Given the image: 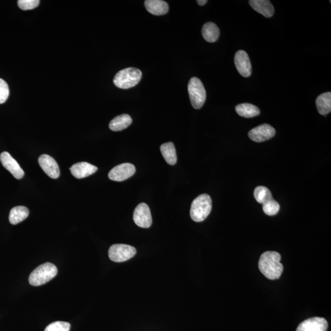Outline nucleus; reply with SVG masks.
Returning <instances> with one entry per match:
<instances>
[{"label": "nucleus", "instance_id": "obj_1", "mask_svg": "<svg viewBox=\"0 0 331 331\" xmlns=\"http://www.w3.org/2000/svg\"><path fill=\"white\" fill-rule=\"evenodd\" d=\"M281 255L276 251H266L261 255L258 267L261 272L268 279H279L283 270Z\"/></svg>", "mask_w": 331, "mask_h": 331}, {"label": "nucleus", "instance_id": "obj_2", "mask_svg": "<svg viewBox=\"0 0 331 331\" xmlns=\"http://www.w3.org/2000/svg\"><path fill=\"white\" fill-rule=\"evenodd\" d=\"M212 201L209 194H202L195 198L191 204L190 217L196 222L206 219L212 210Z\"/></svg>", "mask_w": 331, "mask_h": 331}, {"label": "nucleus", "instance_id": "obj_3", "mask_svg": "<svg viewBox=\"0 0 331 331\" xmlns=\"http://www.w3.org/2000/svg\"><path fill=\"white\" fill-rule=\"evenodd\" d=\"M142 72L135 68H128L120 71L113 79V84L122 89H128L134 87L140 83Z\"/></svg>", "mask_w": 331, "mask_h": 331}, {"label": "nucleus", "instance_id": "obj_4", "mask_svg": "<svg viewBox=\"0 0 331 331\" xmlns=\"http://www.w3.org/2000/svg\"><path fill=\"white\" fill-rule=\"evenodd\" d=\"M54 264L46 263L36 268L29 276V283L32 286H41L49 282L57 274Z\"/></svg>", "mask_w": 331, "mask_h": 331}, {"label": "nucleus", "instance_id": "obj_5", "mask_svg": "<svg viewBox=\"0 0 331 331\" xmlns=\"http://www.w3.org/2000/svg\"><path fill=\"white\" fill-rule=\"evenodd\" d=\"M188 91L192 106L194 109H201L206 100V91L203 84L198 78L192 77L188 83Z\"/></svg>", "mask_w": 331, "mask_h": 331}, {"label": "nucleus", "instance_id": "obj_6", "mask_svg": "<svg viewBox=\"0 0 331 331\" xmlns=\"http://www.w3.org/2000/svg\"><path fill=\"white\" fill-rule=\"evenodd\" d=\"M137 254V249L132 246L126 244H114L110 247L109 257L116 263L124 262L130 260Z\"/></svg>", "mask_w": 331, "mask_h": 331}, {"label": "nucleus", "instance_id": "obj_7", "mask_svg": "<svg viewBox=\"0 0 331 331\" xmlns=\"http://www.w3.org/2000/svg\"><path fill=\"white\" fill-rule=\"evenodd\" d=\"M134 222L143 228H149L152 225V218L150 208L145 203H141L135 207L133 213Z\"/></svg>", "mask_w": 331, "mask_h": 331}, {"label": "nucleus", "instance_id": "obj_8", "mask_svg": "<svg viewBox=\"0 0 331 331\" xmlns=\"http://www.w3.org/2000/svg\"><path fill=\"white\" fill-rule=\"evenodd\" d=\"M135 168L131 163H123L110 170L108 176L113 181H124L134 174Z\"/></svg>", "mask_w": 331, "mask_h": 331}, {"label": "nucleus", "instance_id": "obj_9", "mask_svg": "<svg viewBox=\"0 0 331 331\" xmlns=\"http://www.w3.org/2000/svg\"><path fill=\"white\" fill-rule=\"evenodd\" d=\"M275 134V129L272 126L263 124L258 126L257 127L249 131L248 137L256 143H261V142L270 140Z\"/></svg>", "mask_w": 331, "mask_h": 331}, {"label": "nucleus", "instance_id": "obj_10", "mask_svg": "<svg viewBox=\"0 0 331 331\" xmlns=\"http://www.w3.org/2000/svg\"><path fill=\"white\" fill-rule=\"evenodd\" d=\"M38 163L46 174L50 178L56 179L59 178L61 172L57 163L52 157L44 154L39 157Z\"/></svg>", "mask_w": 331, "mask_h": 331}, {"label": "nucleus", "instance_id": "obj_11", "mask_svg": "<svg viewBox=\"0 0 331 331\" xmlns=\"http://www.w3.org/2000/svg\"><path fill=\"white\" fill-rule=\"evenodd\" d=\"M235 64L239 74L244 77L251 74V65L247 53L244 50H239L235 56Z\"/></svg>", "mask_w": 331, "mask_h": 331}, {"label": "nucleus", "instance_id": "obj_12", "mask_svg": "<svg viewBox=\"0 0 331 331\" xmlns=\"http://www.w3.org/2000/svg\"><path fill=\"white\" fill-rule=\"evenodd\" d=\"M0 161L2 165L10 172L15 179H21L23 178L25 173L23 169L18 165L16 160L7 152H4L0 154Z\"/></svg>", "mask_w": 331, "mask_h": 331}, {"label": "nucleus", "instance_id": "obj_13", "mask_svg": "<svg viewBox=\"0 0 331 331\" xmlns=\"http://www.w3.org/2000/svg\"><path fill=\"white\" fill-rule=\"evenodd\" d=\"M327 328L328 323L324 318L314 317L302 322L296 331H326Z\"/></svg>", "mask_w": 331, "mask_h": 331}, {"label": "nucleus", "instance_id": "obj_14", "mask_svg": "<svg viewBox=\"0 0 331 331\" xmlns=\"http://www.w3.org/2000/svg\"><path fill=\"white\" fill-rule=\"evenodd\" d=\"M98 168L87 162H80L71 166V174L77 179L86 178L97 171Z\"/></svg>", "mask_w": 331, "mask_h": 331}, {"label": "nucleus", "instance_id": "obj_15", "mask_svg": "<svg viewBox=\"0 0 331 331\" xmlns=\"http://www.w3.org/2000/svg\"><path fill=\"white\" fill-rule=\"evenodd\" d=\"M249 4L255 11L262 14L265 17H272L275 11L272 3L268 0H250Z\"/></svg>", "mask_w": 331, "mask_h": 331}, {"label": "nucleus", "instance_id": "obj_16", "mask_svg": "<svg viewBox=\"0 0 331 331\" xmlns=\"http://www.w3.org/2000/svg\"><path fill=\"white\" fill-rule=\"evenodd\" d=\"M145 6L148 12L154 15H162L168 13L169 5L162 0H147Z\"/></svg>", "mask_w": 331, "mask_h": 331}, {"label": "nucleus", "instance_id": "obj_17", "mask_svg": "<svg viewBox=\"0 0 331 331\" xmlns=\"http://www.w3.org/2000/svg\"><path fill=\"white\" fill-rule=\"evenodd\" d=\"M202 34L206 42H216L220 36V30L217 25L213 22H207L202 28Z\"/></svg>", "mask_w": 331, "mask_h": 331}, {"label": "nucleus", "instance_id": "obj_18", "mask_svg": "<svg viewBox=\"0 0 331 331\" xmlns=\"http://www.w3.org/2000/svg\"><path fill=\"white\" fill-rule=\"evenodd\" d=\"M132 119L130 115H120L110 121L109 128L113 131H122L128 128L132 124Z\"/></svg>", "mask_w": 331, "mask_h": 331}, {"label": "nucleus", "instance_id": "obj_19", "mask_svg": "<svg viewBox=\"0 0 331 331\" xmlns=\"http://www.w3.org/2000/svg\"><path fill=\"white\" fill-rule=\"evenodd\" d=\"M318 112L326 116L331 111V93L326 92L318 96L316 100Z\"/></svg>", "mask_w": 331, "mask_h": 331}, {"label": "nucleus", "instance_id": "obj_20", "mask_svg": "<svg viewBox=\"0 0 331 331\" xmlns=\"http://www.w3.org/2000/svg\"><path fill=\"white\" fill-rule=\"evenodd\" d=\"M29 215V210L24 206H17L12 209L9 213V220L12 225H17L26 219Z\"/></svg>", "mask_w": 331, "mask_h": 331}, {"label": "nucleus", "instance_id": "obj_21", "mask_svg": "<svg viewBox=\"0 0 331 331\" xmlns=\"http://www.w3.org/2000/svg\"><path fill=\"white\" fill-rule=\"evenodd\" d=\"M236 111L245 118H255L260 115V110L256 106L249 103H243L236 107Z\"/></svg>", "mask_w": 331, "mask_h": 331}, {"label": "nucleus", "instance_id": "obj_22", "mask_svg": "<svg viewBox=\"0 0 331 331\" xmlns=\"http://www.w3.org/2000/svg\"><path fill=\"white\" fill-rule=\"evenodd\" d=\"M160 150L166 162L170 165H174L178 160L174 144L171 142L163 144L160 147Z\"/></svg>", "mask_w": 331, "mask_h": 331}, {"label": "nucleus", "instance_id": "obj_23", "mask_svg": "<svg viewBox=\"0 0 331 331\" xmlns=\"http://www.w3.org/2000/svg\"><path fill=\"white\" fill-rule=\"evenodd\" d=\"M254 197L258 203L261 204L273 199L272 193L269 189L264 186H259L255 188Z\"/></svg>", "mask_w": 331, "mask_h": 331}, {"label": "nucleus", "instance_id": "obj_24", "mask_svg": "<svg viewBox=\"0 0 331 331\" xmlns=\"http://www.w3.org/2000/svg\"><path fill=\"white\" fill-rule=\"evenodd\" d=\"M263 209L265 214L273 216L276 215L280 210V205L276 200H270L263 204Z\"/></svg>", "mask_w": 331, "mask_h": 331}, {"label": "nucleus", "instance_id": "obj_25", "mask_svg": "<svg viewBox=\"0 0 331 331\" xmlns=\"http://www.w3.org/2000/svg\"><path fill=\"white\" fill-rule=\"evenodd\" d=\"M70 328V324L68 322L55 321L47 326L44 331H69Z\"/></svg>", "mask_w": 331, "mask_h": 331}, {"label": "nucleus", "instance_id": "obj_26", "mask_svg": "<svg viewBox=\"0 0 331 331\" xmlns=\"http://www.w3.org/2000/svg\"><path fill=\"white\" fill-rule=\"evenodd\" d=\"M18 6L22 10H31L40 5L39 0H18Z\"/></svg>", "mask_w": 331, "mask_h": 331}, {"label": "nucleus", "instance_id": "obj_27", "mask_svg": "<svg viewBox=\"0 0 331 331\" xmlns=\"http://www.w3.org/2000/svg\"><path fill=\"white\" fill-rule=\"evenodd\" d=\"M9 95V89L7 83L0 79V104L6 102Z\"/></svg>", "mask_w": 331, "mask_h": 331}, {"label": "nucleus", "instance_id": "obj_28", "mask_svg": "<svg viewBox=\"0 0 331 331\" xmlns=\"http://www.w3.org/2000/svg\"><path fill=\"white\" fill-rule=\"evenodd\" d=\"M198 3V4L200 6H204V5H206V3H207V0H198L197 1Z\"/></svg>", "mask_w": 331, "mask_h": 331}]
</instances>
